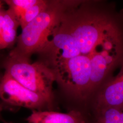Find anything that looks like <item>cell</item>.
<instances>
[{
  "label": "cell",
  "mask_w": 123,
  "mask_h": 123,
  "mask_svg": "<svg viewBox=\"0 0 123 123\" xmlns=\"http://www.w3.org/2000/svg\"><path fill=\"white\" fill-rule=\"evenodd\" d=\"M26 120L28 123H85L82 114L77 110L67 113L34 110Z\"/></svg>",
  "instance_id": "obj_8"
},
{
  "label": "cell",
  "mask_w": 123,
  "mask_h": 123,
  "mask_svg": "<svg viewBox=\"0 0 123 123\" xmlns=\"http://www.w3.org/2000/svg\"><path fill=\"white\" fill-rule=\"evenodd\" d=\"M49 2V0H37L36 3L27 10L19 21L22 29L47 8Z\"/></svg>",
  "instance_id": "obj_9"
},
{
  "label": "cell",
  "mask_w": 123,
  "mask_h": 123,
  "mask_svg": "<svg viewBox=\"0 0 123 123\" xmlns=\"http://www.w3.org/2000/svg\"><path fill=\"white\" fill-rule=\"evenodd\" d=\"M73 1L49 0L47 8L22 29L9 56L29 60L33 53H39Z\"/></svg>",
  "instance_id": "obj_2"
},
{
  "label": "cell",
  "mask_w": 123,
  "mask_h": 123,
  "mask_svg": "<svg viewBox=\"0 0 123 123\" xmlns=\"http://www.w3.org/2000/svg\"><path fill=\"white\" fill-rule=\"evenodd\" d=\"M95 106L98 113L110 108H123V63L119 74L107 80L98 89Z\"/></svg>",
  "instance_id": "obj_6"
},
{
  "label": "cell",
  "mask_w": 123,
  "mask_h": 123,
  "mask_svg": "<svg viewBox=\"0 0 123 123\" xmlns=\"http://www.w3.org/2000/svg\"><path fill=\"white\" fill-rule=\"evenodd\" d=\"M40 52L49 63L98 53L123 54V10L114 3L74 0ZM50 36V37H51Z\"/></svg>",
  "instance_id": "obj_1"
},
{
  "label": "cell",
  "mask_w": 123,
  "mask_h": 123,
  "mask_svg": "<svg viewBox=\"0 0 123 123\" xmlns=\"http://www.w3.org/2000/svg\"><path fill=\"white\" fill-rule=\"evenodd\" d=\"M5 72L25 87L41 95L51 105L53 84L56 81L52 68L47 62L30 63L26 59L9 56L5 62Z\"/></svg>",
  "instance_id": "obj_3"
},
{
  "label": "cell",
  "mask_w": 123,
  "mask_h": 123,
  "mask_svg": "<svg viewBox=\"0 0 123 123\" xmlns=\"http://www.w3.org/2000/svg\"><path fill=\"white\" fill-rule=\"evenodd\" d=\"M20 23L10 8L0 10V49L11 47L17 40V29Z\"/></svg>",
  "instance_id": "obj_7"
},
{
  "label": "cell",
  "mask_w": 123,
  "mask_h": 123,
  "mask_svg": "<svg viewBox=\"0 0 123 123\" xmlns=\"http://www.w3.org/2000/svg\"><path fill=\"white\" fill-rule=\"evenodd\" d=\"M37 1V0H5L9 8L11 9L15 14L19 22L27 10L36 3Z\"/></svg>",
  "instance_id": "obj_11"
},
{
  "label": "cell",
  "mask_w": 123,
  "mask_h": 123,
  "mask_svg": "<svg viewBox=\"0 0 123 123\" xmlns=\"http://www.w3.org/2000/svg\"><path fill=\"white\" fill-rule=\"evenodd\" d=\"M98 113L96 123H123V108H110Z\"/></svg>",
  "instance_id": "obj_10"
},
{
  "label": "cell",
  "mask_w": 123,
  "mask_h": 123,
  "mask_svg": "<svg viewBox=\"0 0 123 123\" xmlns=\"http://www.w3.org/2000/svg\"><path fill=\"white\" fill-rule=\"evenodd\" d=\"M91 61L90 57L78 56L57 60L49 64L56 81L68 94L79 100H85L91 91Z\"/></svg>",
  "instance_id": "obj_4"
},
{
  "label": "cell",
  "mask_w": 123,
  "mask_h": 123,
  "mask_svg": "<svg viewBox=\"0 0 123 123\" xmlns=\"http://www.w3.org/2000/svg\"><path fill=\"white\" fill-rule=\"evenodd\" d=\"M5 123H8V122H5Z\"/></svg>",
  "instance_id": "obj_12"
},
{
  "label": "cell",
  "mask_w": 123,
  "mask_h": 123,
  "mask_svg": "<svg viewBox=\"0 0 123 123\" xmlns=\"http://www.w3.org/2000/svg\"><path fill=\"white\" fill-rule=\"evenodd\" d=\"M0 97L5 104L42 111L50 105L41 95L33 92L5 73L0 80Z\"/></svg>",
  "instance_id": "obj_5"
}]
</instances>
